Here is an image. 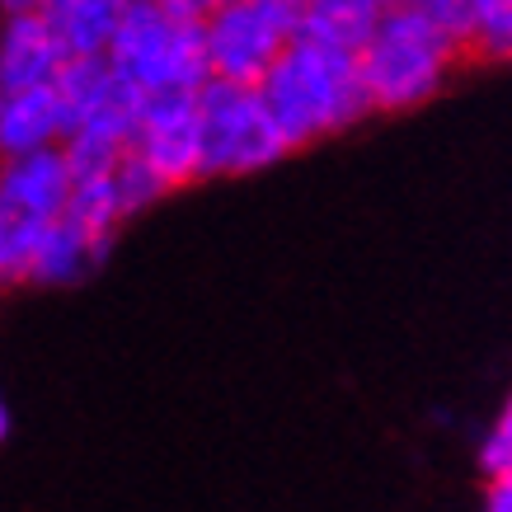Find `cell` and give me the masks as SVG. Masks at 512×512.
I'll return each mask as SVG.
<instances>
[{
  "instance_id": "1",
  "label": "cell",
  "mask_w": 512,
  "mask_h": 512,
  "mask_svg": "<svg viewBox=\"0 0 512 512\" xmlns=\"http://www.w3.org/2000/svg\"><path fill=\"white\" fill-rule=\"evenodd\" d=\"M254 90L287 141V151L348 132L372 113L367 94H362V76H357V52L315 43L301 33L273 57V66L259 76Z\"/></svg>"
},
{
  "instance_id": "2",
  "label": "cell",
  "mask_w": 512,
  "mask_h": 512,
  "mask_svg": "<svg viewBox=\"0 0 512 512\" xmlns=\"http://www.w3.org/2000/svg\"><path fill=\"white\" fill-rule=\"evenodd\" d=\"M466 62L437 29H428L409 5H390L372 38L357 47V76L372 113L419 109L447 90L451 71Z\"/></svg>"
},
{
  "instance_id": "3",
  "label": "cell",
  "mask_w": 512,
  "mask_h": 512,
  "mask_svg": "<svg viewBox=\"0 0 512 512\" xmlns=\"http://www.w3.org/2000/svg\"><path fill=\"white\" fill-rule=\"evenodd\" d=\"M104 62L141 94H193L207 80L202 19H184L160 0H127Z\"/></svg>"
},
{
  "instance_id": "4",
  "label": "cell",
  "mask_w": 512,
  "mask_h": 512,
  "mask_svg": "<svg viewBox=\"0 0 512 512\" xmlns=\"http://www.w3.org/2000/svg\"><path fill=\"white\" fill-rule=\"evenodd\" d=\"M198 104V170L202 179H235V174L268 170L287 156V141L268 118L254 85L207 76L193 90Z\"/></svg>"
},
{
  "instance_id": "5",
  "label": "cell",
  "mask_w": 512,
  "mask_h": 512,
  "mask_svg": "<svg viewBox=\"0 0 512 512\" xmlns=\"http://www.w3.org/2000/svg\"><path fill=\"white\" fill-rule=\"evenodd\" d=\"M52 94L62 109V137L66 132H99L118 146L132 141L141 90H132L104 57H66L52 76Z\"/></svg>"
},
{
  "instance_id": "6",
  "label": "cell",
  "mask_w": 512,
  "mask_h": 512,
  "mask_svg": "<svg viewBox=\"0 0 512 512\" xmlns=\"http://www.w3.org/2000/svg\"><path fill=\"white\" fill-rule=\"evenodd\" d=\"M287 43H292V33L259 0H226L202 15V57H207V76L217 80L259 85V76Z\"/></svg>"
},
{
  "instance_id": "7",
  "label": "cell",
  "mask_w": 512,
  "mask_h": 512,
  "mask_svg": "<svg viewBox=\"0 0 512 512\" xmlns=\"http://www.w3.org/2000/svg\"><path fill=\"white\" fill-rule=\"evenodd\" d=\"M127 151L141 156L165 179V188H184L202 179L198 170V104L193 94H141L137 127Z\"/></svg>"
},
{
  "instance_id": "8",
  "label": "cell",
  "mask_w": 512,
  "mask_h": 512,
  "mask_svg": "<svg viewBox=\"0 0 512 512\" xmlns=\"http://www.w3.org/2000/svg\"><path fill=\"white\" fill-rule=\"evenodd\" d=\"M66 198H71V170L62 160V146H38V151L0 160V212L5 217L52 221L62 217Z\"/></svg>"
},
{
  "instance_id": "9",
  "label": "cell",
  "mask_w": 512,
  "mask_h": 512,
  "mask_svg": "<svg viewBox=\"0 0 512 512\" xmlns=\"http://www.w3.org/2000/svg\"><path fill=\"white\" fill-rule=\"evenodd\" d=\"M62 62V47L43 15H0V90L52 85Z\"/></svg>"
},
{
  "instance_id": "10",
  "label": "cell",
  "mask_w": 512,
  "mask_h": 512,
  "mask_svg": "<svg viewBox=\"0 0 512 512\" xmlns=\"http://www.w3.org/2000/svg\"><path fill=\"white\" fill-rule=\"evenodd\" d=\"M113 249V240H99L85 226H76L71 217H52L38 235V249H33V268L29 282L38 287H66V282H80L85 273L104 264V254Z\"/></svg>"
},
{
  "instance_id": "11",
  "label": "cell",
  "mask_w": 512,
  "mask_h": 512,
  "mask_svg": "<svg viewBox=\"0 0 512 512\" xmlns=\"http://www.w3.org/2000/svg\"><path fill=\"white\" fill-rule=\"evenodd\" d=\"M62 141V109L52 85H29V90H0V160L24 156L38 146Z\"/></svg>"
},
{
  "instance_id": "12",
  "label": "cell",
  "mask_w": 512,
  "mask_h": 512,
  "mask_svg": "<svg viewBox=\"0 0 512 512\" xmlns=\"http://www.w3.org/2000/svg\"><path fill=\"white\" fill-rule=\"evenodd\" d=\"M127 0H47L43 24L52 29L62 57H104Z\"/></svg>"
},
{
  "instance_id": "13",
  "label": "cell",
  "mask_w": 512,
  "mask_h": 512,
  "mask_svg": "<svg viewBox=\"0 0 512 512\" xmlns=\"http://www.w3.org/2000/svg\"><path fill=\"white\" fill-rule=\"evenodd\" d=\"M386 0H306V15H301V38H315V43L343 47V52H357V47L372 38L376 19L386 15Z\"/></svg>"
},
{
  "instance_id": "14",
  "label": "cell",
  "mask_w": 512,
  "mask_h": 512,
  "mask_svg": "<svg viewBox=\"0 0 512 512\" xmlns=\"http://www.w3.org/2000/svg\"><path fill=\"white\" fill-rule=\"evenodd\" d=\"M62 217H71L76 226L99 235V240H113L118 226H123V212H118L109 174H104V179H76V184H71V198H66V207H62Z\"/></svg>"
},
{
  "instance_id": "15",
  "label": "cell",
  "mask_w": 512,
  "mask_h": 512,
  "mask_svg": "<svg viewBox=\"0 0 512 512\" xmlns=\"http://www.w3.org/2000/svg\"><path fill=\"white\" fill-rule=\"evenodd\" d=\"M512 52V0H470V62H508Z\"/></svg>"
},
{
  "instance_id": "16",
  "label": "cell",
  "mask_w": 512,
  "mask_h": 512,
  "mask_svg": "<svg viewBox=\"0 0 512 512\" xmlns=\"http://www.w3.org/2000/svg\"><path fill=\"white\" fill-rule=\"evenodd\" d=\"M109 184H113V198H118V212L127 217H137V212H146V207H156L170 188H165V179H160L151 165L141 156H132V151H123L118 156V165H113L109 174Z\"/></svg>"
},
{
  "instance_id": "17",
  "label": "cell",
  "mask_w": 512,
  "mask_h": 512,
  "mask_svg": "<svg viewBox=\"0 0 512 512\" xmlns=\"http://www.w3.org/2000/svg\"><path fill=\"white\" fill-rule=\"evenodd\" d=\"M47 221H29V217H5L0 212V287H24L33 268V249L43 235Z\"/></svg>"
},
{
  "instance_id": "18",
  "label": "cell",
  "mask_w": 512,
  "mask_h": 512,
  "mask_svg": "<svg viewBox=\"0 0 512 512\" xmlns=\"http://www.w3.org/2000/svg\"><path fill=\"white\" fill-rule=\"evenodd\" d=\"M400 5H409V10L428 24V29H437L451 47H456V52H461V57H466V43H470V0H400Z\"/></svg>"
},
{
  "instance_id": "19",
  "label": "cell",
  "mask_w": 512,
  "mask_h": 512,
  "mask_svg": "<svg viewBox=\"0 0 512 512\" xmlns=\"http://www.w3.org/2000/svg\"><path fill=\"white\" fill-rule=\"evenodd\" d=\"M480 466L489 480H508V470H512V414L503 409V419L489 428V437H484V447H480Z\"/></svg>"
},
{
  "instance_id": "20",
  "label": "cell",
  "mask_w": 512,
  "mask_h": 512,
  "mask_svg": "<svg viewBox=\"0 0 512 512\" xmlns=\"http://www.w3.org/2000/svg\"><path fill=\"white\" fill-rule=\"evenodd\" d=\"M165 10H174V15H184V19H202L207 10H217V5H226V0H160Z\"/></svg>"
},
{
  "instance_id": "21",
  "label": "cell",
  "mask_w": 512,
  "mask_h": 512,
  "mask_svg": "<svg viewBox=\"0 0 512 512\" xmlns=\"http://www.w3.org/2000/svg\"><path fill=\"white\" fill-rule=\"evenodd\" d=\"M484 512H512V480L489 484V503H484Z\"/></svg>"
},
{
  "instance_id": "22",
  "label": "cell",
  "mask_w": 512,
  "mask_h": 512,
  "mask_svg": "<svg viewBox=\"0 0 512 512\" xmlns=\"http://www.w3.org/2000/svg\"><path fill=\"white\" fill-rule=\"evenodd\" d=\"M47 0H0V15H38Z\"/></svg>"
},
{
  "instance_id": "23",
  "label": "cell",
  "mask_w": 512,
  "mask_h": 512,
  "mask_svg": "<svg viewBox=\"0 0 512 512\" xmlns=\"http://www.w3.org/2000/svg\"><path fill=\"white\" fill-rule=\"evenodd\" d=\"M5 428H10V414H5V400H0V437H5Z\"/></svg>"
},
{
  "instance_id": "24",
  "label": "cell",
  "mask_w": 512,
  "mask_h": 512,
  "mask_svg": "<svg viewBox=\"0 0 512 512\" xmlns=\"http://www.w3.org/2000/svg\"><path fill=\"white\" fill-rule=\"evenodd\" d=\"M386 5H400V0H386Z\"/></svg>"
}]
</instances>
